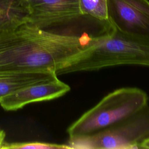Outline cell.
Returning <instances> with one entry per match:
<instances>
[{"instance_id":"6da1fadb","label":"cell","mask_w":149,"mask_h":149,"mask_svg":"<svg viewBox=\"0 0 149 149\" xmlns=\"http://www.w3.org/2000/svg\"><path fill=\"white\" fill-rule=\"evenodd\" d=\"M98 38L56 34L26 23L0 33V71L63 70Z\"/></svg>"},{"instance_id":"7a4b0ae2","label":"cell","mask_w":149,"mask_h":149,"mask_svg":"<svg viewBox=\"0 0 149 149\" xmlns=\"http://www.w3.org/2000/svg\"><path fill=\"white\" fill-rule=\"evenodd\" d=\"M149 66V39L116 28L99 37L63 70L62 74L119 65Z\"/></svg>"},{"instance_id":"3957f363","label":"cell","mask_w":149,"mask_h":149,"mask_svg":"<svg viewBox=\"0 0 149 149\" xmlns=\"http://www.w3.org/2000/svg\"><path fill=\"white\" fill-rule=\"evenodd\" d=\"M28 4L27 23L52 33L99 38L111 33L115 28L109 20L83 14L79 0H34Z\"/></svg>"},{"instance_id":"277c9868","label":"cell","mask_w":149,"mask_h":149,"mask_svg":"<svg viewBox=\"0 0 149 149\" xmlns=\"http://www.w3.org/2000/svg\"><path fill=\"white\" fill-rule=\"evenodd\" d=\"M148 95L136 87H123L108 94L67 129L69 139L102 131L148 105Z\"/></svg>"},{"instance_id":"5b68a950","label":"cell","mask_w":149,"mask_h":149,"mask_svg":"<svg viewBox=\"0 0 149 149\" xmlns=\"http://www.w3.org/2000/svg\"><path fill=\"white\" fill-rule=\"evenodd\" d=\"M149 139V106L111 126L91 135L69 139L70 148H139Z\"/></svg>"},{"instance_id":"8992f818","label":"cell","mask_w":149,"mask_h":149,"mask_svg":"<svg viewBox=\"0 0 149 149\" xmlns=\"http://www.w3.org/2000/svg\"><path fill=\"white\" fill-rule=\"evenodd\" d=\"M108 18L116 29L149 39L148 0H107Z\"/></svg>"},{"instance_id":"52a82bcc","label":"cell","mask_w":149,"mask_h":149,"mask_svg":"<svg viewBox=\"0 0 149 149\" xmlns=\"http://www.w3.org/2000/svg\"><path fill=\"white\" fill-rule=\"evenodd\" d=\"M70 90V86L57 77L47 81L25 87L5 96L0 100V105L6 111H16L31 103L59 98Z\"/></svg>"},{"instance_id":"ba28073f","label":"cell","mask_w":149,"mask_h":149,"mask_svg":"<svg viewBox=\"0 0 149 149\" xmlns=\"http://www.w3.org/2000/svg\"><path fill=\"white\" fill-rule=\"evenodd\" d=\"M52 72L40 71H0V100L25 87L57 77Z\"/></svg>"},{"instance_id":"9c48e42d","label":"cell","mask_w":149,"mask_h":149,"mask_svg":"<svg viewBox=\"0 0 149 149\" xmlns=\"http://www.w3.org/2000/svg\"><path fill=\"white\" fill-rule=\"evenodd\" d=\"M28 2L24 0H0V33L13 30L27 23Z\"/></svg>"},{"instance_id":"30bf717a","label":"cell","mask_w":149,"mask_h":149,"mask_svg":"<svg viewBox=\"0 0 149 149\" xmlns=\"http://www.w3.org/2000/svg\"><path fill=\"white\" fill-rule=\"evenodd\" d=\"M81 12L101 20H109L107 0H79Z\"/></svg>"},{"instance_id":"8fae6325","label":"cell","mask_w":149,"mask_h":149,"mask_svg":"<svg viewBox=\"0 0 149 149\" xmlns=\"http://www.w3.org/2000/svg\"><path fill=\"white\" fill-rule=\"evenodd\" d=\"M2 149H61V148H70L66 144H58L31 141V142H23V143H8L4 142L2 146Z\"/></svg>"},{"instance_id":"7c38bea8","label":"cell","mask_w":149,"mask_h":149,"mask_svg":"<svg viewBox=\"0 0 149 149\" xmlns=\"http://www.w3.org/2000/svg\"><path fill=\"white\" fill-rule=\"evenodd\" d=\"M5 136H6L5 132L3 129H1L0 128V148H1L3 143L5 142Z\"/></svg>"},{"instance_id":"4fadbf2b","label":"cell","mask_w":149,"mask_h":149,"mask_svg":"<svg viewBox=\"0 0 149 149\" xmlns=\"http://www.w3.org/2000/svg\"><path fill=\"white\" fill-rule=\"evenodd\" d=\"M139 148H149V139L143 141L140 144Z\"/></svg>"},{"instance_id":"5bb4252c","label":"cell","mask_w":149,"mask_h":149,"mask_svg":"<svg viewBox=\"0 0 149 149\" xmlns=\"http://www.w3.org/2000/svg\"><path fill=\"white\" fill-rule=\"evenodd\" d=\"M24 1H27V2H30V1H34V0H24Z\"/></svg>"}]
</instances>
